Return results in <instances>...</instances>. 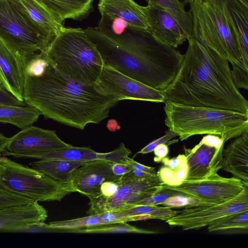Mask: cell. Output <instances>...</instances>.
Wrapping results in <instances>:
<instances>
[{"label": "cell", "instance_id": "34", "mask_svg": "<svg viewBox=\"0 0 248 248\" xmlns=\"http://www.w3.org/2000/svg\"><path fill=\"white\" fill-rule=\"evenodd\" d=\"M33 202L26 197L10 192L0 187V209L10 206L26 205Z\"/></svg>", "mask_w": 248, "mask_h": 248}, {"label": "cell", "instance_id": "42", "mask_svg": "<svg viewBox=\"0 0 248 248\" xmlns=\"http://www.w3.org/2000/svg\"><path fill=\"white\" fill-rule=\"evenodd\" d=\"M111 169L115 174L122 176L131 171L133 170V167L128 163L121 161L113 162Z\"/></svg>", "mask_w": 248, "mask_h": 248}, {"label": "cell", "instance_id": "6", "mask_svg": "<svg viewBox=\"0 0 248 248\" xmlns=\"http://www.w3.org/2000/svg\"><path fill=\"white\" fill-rule=\"evenodd\" d=\"M0 187L33 201H61L77 192L71 182L55 180L41 171L1 156Z\"/></svg>", "mask_w": 248, "mask_h": 248}, {"label": "cell", "instance_id": "1", "mask_svg": "<svg viewBox=\"0 0 248 248\" xmlns=\"http://www.w3.org/2000/svg\"><path fill=\"white\" fill-rule=\"evenodd\" d=\"M25 72L24 101L46 119L84 129L99 124L120 101L94 84L67 77L54 66L45 50L20 54Z\"/></svg>", "mask_w": 248, "mask_h": 248}, {"label": "cell", "instance_id": "32", "mask_svg": "<svg viewBox=\"0 0 248 248\" xmlns=\"http://www.w3.org/2000/svg\"><path fill=\"white\" fill-rule=\"evenodd\" d=\"M48 224L50 227L60 230L61 232L76 233L82 229L105 224L98 214H96L73 219L50 222Z\"/></svg>", "mask_w": 248, "mask_h": 248}, {"label": "cell", "instance_id": "9", "mask_svg": "<svg viewBox=\"0 0 248 248\" xmlns=\"http://www.w3.org/2000/svg\"><path fill=\"white\" fill-rule=\"evenodd\" d=\"M163 187L195 198L208 205L224 203L238 195L248 186L236 177L226 178L217 173L200 180H185L179 185Z\"/></svg>", "mask_w": 248, "mask_h": 248}, {"label": "cell", "instance_id": "44", "mask_svg": "<svg viewBox=\"0 0 248 248\" xmlns=\"http://www.w3.org/2000/svg\"><path fill=\"white\" fill-rule=\"evenodd\" d=\"M122 161L126 162L131 165L132 167L136 168L143 172L153 175H157V171L155 170V168L148 167L141 164L129 157V156L126 157Z\"/></svg>", "mask_w": 248, "mask_h": 248}, {"label": "cell", "instance_id": "25", "mask_svg": "<svg viewBox=\"0 0 248 248\" xmlns=\"http://www.w3.org/2000/svg\"><path fill=\"white\" fill-rule=\"evenodd\" d=\"M86 161L40 159L30 165L49 177L60 182H71L75 170Z\"/></svg>", "mask_w": 248, "mask_h": 248}, {"label": "cell", "instance_id": "2", "mask_svg": "<svg viewBox=\"0 0 248 248\" xmlns=\"http://www.w3.org/2000/svg\"><path fill=\"white\" fill-rule=\"evenodd\" d=\"M187 41L177 74L163 91L166 101L248 113V101L233 83L229 61L200 40Z\"/></svg>", "mask_w": 248, "mask_h": 248}, {"label": "cell", "instance_id": "43", "mask_svg": "<svg viewBox=\"0 0 248 248\" xmlns=\"http://www.w3.org/2000/svg\"><path fill=\"white\" fill-rule=\"evenodd\" d=\"M169 142V141L166 143L161 144L154 149L153 151L155 154L154 162L160 163L163 159L167 156L169 152V144H167Z\"/></svg>", "mask_w": 248, "mask_h": 248}, {"label": "cell", "instance_id": "8", "mask_svg": "<svg viewBox=\"0 0 248 248\" xmlns=\"http://www.w3.org/2000/svg\"><path fill=\"white\" fill-rule=\"evenodd\" d=\"M118 184L117 191L108 198L99 194L89 198L87 215L128 209L160 190L163 183L158 176L139 179L130 171L122 175L118 179Z\"/></svg>", "mask_w": 248, "mask_h": 248}, {"label": "cell", "instance_id": "48", "mask_svg": "<svg viewBox=\"0 0 248 248\" xmlns=\"http://www.w3.org/2000/svg\"><path fill=\"white\" fill-rule=\"evenodd\" d=\"M192 0H183V2L185 3H189Z\"/></svg>", "mask_w": 248, "mask_h": 248}, {"label": "cell", "instance_id": "16", "mask_svg": "<svg viewBox=\"0 0 248 248\" xmlns=\"http://www.w3.org/2000/svg\"><path fill=\"white\" fill-rule=\"evenodd\" d=\"M149 25L148 31L158 40L174 48L186 40L174 17L158 6H142Z\"/></svg>", "mask_w": 248, "mask_h": 248}, {"label": "cell", "instance_id": "28", "mask_svg": "<svg viewBox=\"0 0 248 248\" xmlns=\"http://www.w3.org/2000/svg\"><path fill=\"white\" fill-rule=\"evenodd\" d=\"M161 162L163 165L157 172L163 184L175 186L186 179L187 165L185 154H180L171 158L166 156Z\"/></svg>", "mask_w": 248, "mask_h": 248}, {"label": "cell", "instance_id": "21", "mask_svg": "<svg viewBox=\"0 0 248 248\" xmlns=\"http://www.w3.org/2000/svg\"><path fill=\"white\" fill-rule=\"evenodd\" d=\"M98 6L101 15L122 20L133 28L148 30L142 6L134 0H100Z\"/></svg>", "mask_w": 248, "mask_h": 248}, {"label": "cell", "instance_id": "17", "mask_svg": "<svg viewBox=\"0 0 248 248\" xmlns=\"http://www.w3.org/2000/svg\"><path fill=\"white\" fill-rule=\"evenodd\" d=\"M223 148L200 142L192 149L184 148L187 173L185 180H200L217 173L222 167Z\"/></svg>", "mask_w": 248, "mask_h": 248}, {"label": "cell", "instance_id": "24", "mask_svg": "<svg viewBox=\"0 0 248 248\" xmlns=\"http://www.w3.org/2000/svg\"><path fill=\"white\" fill-rule=\"evenodd\" d=\"M178 213L177 210L171 208L157 205H135L132 207L117 212H106L98 214L104 224L115 223L116 219L125 217L149 215L153 219L166 221L173 217Z\"/></svg>", "mask_w": 248, "mask_h": 248}, {"label": "cell", "instance_id": "46", "mask_svg": "<svg viewBox=\"0 0 248 248\" xmlns=\"http://www.w3.org/2000/svg\"><path fill=\"white\" fill-rule=\"evenodd\" d=\"M10 140V138L5 136L3 134L0 133V153H2L6 150V146Z\"/></svg>", "mask_w": 248, "mask_h": 248}, {"label": "cell", "instance_id": "47", "mask_svg": "<svg viewBox=\"0 0 248 248\" xmlns=\"http://www.w3.org/2000/svg\"><path fill=\"white\" fill-rule=\"evenodd\" d=\"M246 6L248 7V0H239Z\"/></svg>", "mask_w": 248, "mask_h": 248}, {"label": "cell", "instance_id": "27", "mask_svg": "<svg viewBox=\"0 0 248 248\" xmlns=\"http://www.w3.org/2000/svg\"><path fill=\"white\" fill-rule=\"evenodd\" d=\"M20 1L32 20L54 37L64 27L38 0Z\"/></svg>", "mask_w": 248, "mask_h": 248}, {"label": "cell", "instance_id": "49", "mask_svg": "<svg viewBox=\"0 0 248 248\" xmlns=\"http://www.w3.org/2000/svg\"><path fill=\"white\" fill-rule=\"evenodd\" d=\"M1 153H0V158H1Z\"/></svg>", "mask_w": 248, "mask_h": 248}, {"label": "cell", "instance_id": "37", "mask_svg": "<svg viewBox=\"0 0 248 248\" xmlns=\"http://www.w3.org/2000/svg\"><path fill=\"white\" fill-rule=\"evenodd\" d=\"M17 232H61L60 230L50 227L45 221H37L28 224L20 229Z\"/></svg>", "mask_w": 248, "mask_h": 248}, {"label": "cell", "instance_id": "38", "mask_svg": "<svg viewBox=\"0 0 248 248\" xmlns=\"http://www.w3.org/2000/svg\"><path fill=\"white\" fill-rule=\"evenodd\" d=\"M178 136L175 132L171 130H168L164 136L155 140L141 149L137 154H146L153 152L154 149L158 145L166 143L173 138Z\"/></svg>", "mask_w": 248, "mask_h": 248}, {"label": "cell", "instance_id": "35", "mask_svg": "<svg viewBox=\"0 0 248 248\" xmlns=\"http://www.w3.org/2000/svg\"><path fill=\"white\" fill-rule=\"evenodd\" d=\"M231 74L233 83L236 88L248 90V69L245 67L232 62Z\"/></svg>", "mask_w": 248, "mask_h": 248}, {"label": "cell", "instance_id": "19", "mask_svg": "<svg viewBox=\"0 0 248 248\" xmlns=\"http://www.w3.org/2000/svg\"><path fill=\"white\" fill-rule=\"evenodd\" d=\"M47 211L38 202L0 209V232H17L28 224L45 221Z\"/></svg>", "mask_w": 248, "mask_h": 248}, {"label": "cell", "instance_id": "4", "mask_svg": "<svg viewBox=\"0 0 248 248\" xmlns=\"http://www.w3.org/2000/svg\"><path fill=\"white\" fill-rule=\"evenodd\" d=\"M164 103L165 124L181 141L196 135L213 134L226 141L248 130V113L168 101Z\"/></svg>", "mask_w": 248, "mask_h": 248}, {"label": "cell", "instance_id": "10", "mask_svg": "<svg viewBox=\"0 0 248 248\" xmlns=\"http://www.w3.org/2000/svg\"><path fill=\"white\" fill-rule=\"evenodd\" d=\"M246 211L248 186L238 195L224 203L185 208L165 222L171 227H181L183 231L198 230L220 217Z\"/></svg>", "mask_w": 248, "mask_h": 248}, {"label": "cell", "instance_id": "29", "mask_svg": "<svg viewBox=\"0 0 248 248\" xmlns=\"http://www.w3.org/2000/svg\"><path fill=\"white\" fill-rule=\"evenodd\" d=\"M147 4L159 6L169 13L176 20L186 40L191 36L193 18L190 11H186L185 3L180 0H146Z\"/></svg>", "mask_w": 248, "mask_h": 248}, {"label": "cell", "instance_id": "33", "mask_svg": "<svg viewBox=\"0 0 248 248\" xmlns=\"http://www.w3.org/2000/svg\"><path fill=\"white\" fill-rule=\"evenodd\" d=\"M160 205L169 208L185 207V208L198 205H208L195 198L183 194L172 196Z\"/></svg>", "mask_w": 248, "mask_h": 248}, {"label": "cell", "instance_id": "40", "mask_svg": "<svg viewBox=\"0 0 248 248\" xmlns=\"http://www.w3.org/2000/svg\"><path fill=\"white\" fill-rule=\"evenodd\" d=\"M226 141L224 139L218 136L213 134H206L204 136L200 143L213 146L217 149L222 148Z\"/></svg>", "mask_w": 248, "mask_h": 248}, {"label": "cell", "instance_id": "12", "mask_svg": "<svg viewBox=\"0 0 248 248\" xmlns=\"http://www.w3.org/2000/svg\"><path fill=\"white\" fill-rule=\"evenodd\" d=\"M97 87L104 92L119 100H136L164 103L163 91L152 88L128 77L114 68L104 65Z\"/></svg>", "mask_w": 248, "mask_h": 248}, {"label": "cell", "instance_id": "13", "mask_svg": "<svg viewBox=\"0 0 248 248\" xmlns=\"http://www.w3.org/2000/svg\"><path fill=\"white\" fill-rule=\"evenodd\" d=\"M113 162L96 159L86 161L74 171L71 182L77 192L89 198L101 194L102 184L114 181L121 176L115 174L111 169Z\"/></svg>", "mask_w": 248, "mask_h": 248}, {"label": "cell", "instance_id": "18", "mask_svg": "<svg viewBox=\"0 0 248 248\" xmlns=\"http://www.w3.org/2000/svg\"><path fill=\"white\" fill-rule=\"evenodd\" d=\"M239 46L243 65L248 69V7L239 0H218Z\"/></svg>", "mask_w": 248, "mask_h": 248}, {"label": "cell", "instance_id": "41", "mask_svg": "<svg viewBox=\"0 0 248 248\" xmlns=\"http://www.w3.org/2000/svg\"><path fill=\"white\" fill-rule=\"evenodd\" d=\"M118 179L114 181H108L104 182L100 187V195L105 198H108L113 195L118 188Z\"/></svg>", "mask_w": 248, "mask_h": 248}, {"label": "cell", "instance_id": "22", "mask_svg": "<svg viewBox=\"0 0 248 248\" xmlns=\"http://www.w3.org/2000/svg\"><path fill=\"white\" fill-rule=\"evenodd\" d=\"M221 168L248 183V130L223 149Z\"/></svg>", "mask_w": 248, "mask_h": 248}, {"label": "cell", "instance_id": "15", "mask_svg": "<svg viewBox=\"0 0 248 248\" xmlns=\"http://www.w3.org/2000/svg\"><path fill=\"white\" fill-rule=\"evenodd\" d=\"M25 72L20 53L0 39V86L24 101Z\"/></svg>", "mask_w": 248, "mask_h": 248}, {"label": "cell", "instance_id": "39", "mask_svg": "<svg viewBox=\"0 0 248 248\" xmlns=\"http://www.w3.org/2000/svg\"><path fill=\"white\" fill-rule=\"evenodd\" d=\"M0 104L12 106H25L27 104L24 101L18 100L10 93L0 86Z\"/></svg>", "mask_w": 248, "mask_h": 248}, {"label": "cell", "instance_id": "23", "mask_svg": "<svg viewBox=\"0 0 248 248\" xmlns=\"http://www.w3.org/2000/svg\"><path fill=\"white\" fill-rule=\"evenodd\" d=\"M38 0L62 24L66 19H82L93 8V0Z\"/></svg>", "mask_w": 248, "mask_h": 248}, {"label": "cell", "instance_id": "36", "mask_svg": "<svg viewBox=\"0 0 248 248\" xmlns=\"http://www.w3.org/2000/svg\"><path fill=\"white\" fill-rule=\"evenodd\" d=\"M180 194L182 193L178 191L163 187V188L157 192L155 193L149 198L139 202L135 205H160L168 198Z\"/></svg>", "mask_w": 248, "mask_h": 248}, {"label": "cell", "instance_id": "45", "mask_svg": "<svg viewBox=\"0 0 248 248\" xmlns=\"http://www.w3.org/2000/svg\"><path fill=\"white\" fill-rule=\"evenodd\" d=\"M106 126L107 129L111 132H114L121 129V126L118 122L114 119L108 120Z\"/></svg>", "mask_w": 248, "mask_h": 248}, {"label": "cell", "instance_id": "3", "mask_svg": "<svg viewBox=\"0 0 248 248\" xmlns=\"http://www.w3.org/2000/svg\"><path fill=\"white\" fill-rule=\"evenodd\" d=\"M96 46L104 65L154 89L163 91L176 76L184 54L160 41L136 52L96 27L84 30Z\"/></svg>", "mask_w": 248, "mask_h": 248}, {"label": "cell", "instance_id": "7", "mask_svg": "<svg viewBox=\"0 0 248 248\" xmlns=\"http://www.w3.org/2000/svg\"><path fill=\"white\" fill-rule=\"evenodd\" d=\"M54 38L30 18L20 0H0V39L19 53L44 51Z\"/></svg>", "mask_w": 248, "mask_h": 248}, {"label": "cell", "instance_id": "5", "mask_svg": "<svg viewBox=\"0 0 248 248\" xmlns=\"http://www.w3.org/2000/svg\"><path fill=\"white\" fill-rule=\"evenodd\" d=\"M45 51L56 68L67 77L84 84L98 82L104 62L84 30L64 27Z\"/></svg>", "mask_w": 248, "mask_h": 248}, {"label": "cell", "instance_id": "31", "mask_svg": "<svg viewBox=\"0 0 248 248\" xmlns=\"http://www.w3.org/2000/svg\"><path fill=\"white\" fill-rule=\"evenodd\" d=\"M76 233H134L141 234L156 233L155 231L140 229L130 225L126 222L100 224L78 230Z\"/></svg>", "mask_w": 248, "mask_h": 248}, {"label": "cell", "instance_id": "30", "mask_svg": "<svg viewBox=\"0 0 248 248\" xmlns=\"http://www.w3.org/2000/svg\"><path fill=\"white\" fill-rule=\"evenodd\" d=\"M209 232L240 231L248 232V211L240 212L220 217L208 226Z\"/></svg>", "mask_w": 248, "mask_h": 248}, {"label": "cell", "instance_id": "14", "mask_svg": "<svg viewBox=\"0 0 248 248\" xmlns=\"http://www.w3.org/2000/svg\"><path fill=\"white\" fill-rule=\"evenodd\" d=\"M203 5L219 42L221 55L230 63L245 67L237 41L229 27L218 0H203Z\"/></svg>", "mask_w": 248, "mask_h": 248}, {"label": "cell", "instance_id": "11", "mask_svg": "<svg viewBox=\"0 0 248 248\" xmlns=\"http://www.w3.org/2000/svg\"><path fill=\"white\" fill-rule=\"evenodd\" d=\"M72 145L62 140L52 130L29 126L10 138L3 155L32 158L41 154L58 151Z\"/></svg>", "mask_w": 248, "mask_h": 248}, {"label": "cell", "instance_id": "26", "mask_svg": "<svg viewBox=\"0 0 248 248\" xmlns=\"http://www.w3.org/2000/svg\"><path fill=\"white\" fill-rule=\"evenodd\" d=\"M41 114L32 106L0 104V123L10 124L21 129L32 125Z\"/></svg>", "mask_w": 248, "mask_h": 248}, {"label": "cell", "instance_id": "20", "mask_svg": "<svg viewBox=\"0 0 248 248\" xmlns=\"http://www.w3.org/2000/svg\"><path fill=\"white\" fill-rule=\"evenodd\" d=\"M131 154L130 150L127 148L123 143H121L118 147L108 153H98L90 147L72 145L68 148L36 155L31 158L78 161L103 159L115 162L123 161Z\"/></svg>", "mask_w": 248, "mask_h": 248}]
</instances>
